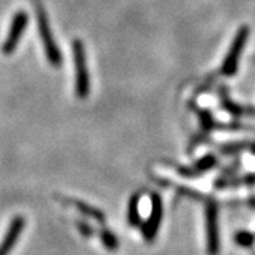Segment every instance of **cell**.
<instances>
[{"label":"cell","mask_w":255,"mask_h":255,"mask_svg":"<svg viewBox=\"0 0 255 255\" xmlns=\"http://www.w3.org/2000/svg\"><path fill=\"white\" fill-rule=\"evenodd\" d=\"M74 64H75V95L77 98H87L90 94V74L87 70V55L81 40H74Z\"/></svg>","instance_id":"cell-1"},{"label":"cell","mask_w":255,"mask_h":255,"mask_svg":"<svg viewBox=\"0 0 255 255\" xmlns=\"http://www.w3.org/2000/svg\"><path fill=\"white\" fill-rule=\"evenodd\" d=\"M37 17H38V30H40V37H41V41L44 44V50H46L47 60L48 63L54 67H60L61 61H63V57H61V51L55 43L53 33H51V28L48 24V17H47V13L44 9L41 7V4H37Z\"/></svg>","instance_id":"cell-2"},{"label":"cell","mask_w":255,"mask_h":255,"mask_svg":"<svg viewBox=\"0 0 255 255\" xmlns=\"http://www.w3.org/2000/svg\"><path fill=\"white\" fill-rule=\"evenodd\" d=\"M248 36H250V27L248 26H241L237 30L236 37H234V40H233V43L230 46V50H228L224 61H223V65H221V73L224 75L231 77V75L237 73L238 63H240L241 54L244 51Z\"/></svg>","instance_id":"cell-3"},{"label":"cell","mask_w":255,"mask_h":255,"mask_svg":"<svg viewBox=\"0 0 255 255\" xmlns=\"http://www.w3.org/2000/svg\"><path fill=\"white\" fill-rule=\"evenodd\" d=\"M27 23L28 14L24 10H20L18 13H16V16L13 17V21H11L7 38H6L4 46H3V53L4 54H11L14 51V48L17 47L18 40L21 38L23 31L27 27Z\"/></svg>","instance_id":"cell-4"},{"label":"cell","mask_w":255,"mask_h":255,"mask_svg":"<svg viewBox=\"0 0 255 255\" xmlns=\"http://www.w3.org/2000/svg\"><path fill=\"white\" fill-rule=\"evenodd\" d=\"M217 210L214 206L207 207V248L210 255L219 253V231H217Z\"/></svg>","instance_id":"cell-5"},{"label":"cell","mask_w":255,"mask_h":255,"mask_svg":"<svg viewBox=\"0 0 255 255\" xmlns=\"http://www.w3.org/2000/svg\"><path fill=\"white\" fill-rule=\"evenodd\" d=\"M157 174L162 176L164 179L170 180V182L177 183V184H182L183 187H189V189H193V190H199V191H206L209 189V184L206 182H196V180H191V179H187L184 176H180L177 172H174L173 169H159L157 170Z\"/></svg>","instance_id":"cell-6"},{"label":"cell","mask_w":255,"mask_h":255,"mask_svg":"<svg viewBox=\"0 0 255 255\" xmlns=\"http://www.w3.org/2000/svg\"><path fill=\"white\" fill-rule=\"evenodd\" d=\"M162 219V206H160V200L153 196V203H152V211H150V217L147 220L146 226L143 227V234H145L146 240H153L156 236V231L159 228V223Z\"/></svg>","instance_id":"cell-7"},{"label":"cell","mask_w":255,"mask_h":255,"mask_svg":"<svg viewBox=\"0 0 255 255\" xmlns=\"http://www.w3.org/2000/svg\"><path fill=\"white\" fill-rule=\"evenodd\" d=\"M23 227H24V219H21V217H16V219L13 220V223L10 224L9 231H7L6 237H4L3 243H1V246H0V255L9 254V251L11 250V247L16 244L18 234L21 233Z\"/></svg>","instance_id":"cell-8"},{"label":"cell","mask_w":255,"mask_h":255,"mask_svg":"<svg viewBox=\"0 0 255 255\" xmlns=\"http://www.w3.org/2000/svg\"><path fill=\"white\" fill-rule=\"evenodd\" d=\"M139 199L137 197H132L130 204H129V223L130 224H136L139 221Z\"/></svg>","instance_id":"cell-9"},{"label":"cell","mask_w":255,"mask_h":255,"mask_svg":"<svg viewBox=\"0 0 255 255\" xmlns=\"http://www.w3.org/2000/svg\"><path fill=\"white\" fill-rule=\"evenodd\" d=\"M236 240H237L238 244L243 247L251 246V244L254 243V238H253V236H251V234H248V233H240Z\"/></svg>","instance_id":"cell-10"},{"label":"cell","mask_w":255,"mask_h":255,"mask_svg":"<svg viewBox=\"0 0 255 255\" xmlns=\"http://www.w3.org/2000/svg\"><path fill=\"white\" fill-rule=\"evenodd\" d=\"M102 237H104V243H105V246L108 247L110 250H115L117 248V240L114 236H111L110 233H104L102 234Z\"/></svg>","instance_id":"cell-11"},{"label":"cell","mask_w":255,"mask_h":255,"mask_svg":"<svg viewBox=\"0 0 255 255\" xmlns=\"http://www.w3.org/2000/svg\"><path fill=\"white\" fill-rule=\"evenodd\" d=\"M211 164H214V159L213 157H206V159H203L200 163H199V167L200 169H207Z\"/></svg>","instance_id":"cell-12"}]
</instances>
